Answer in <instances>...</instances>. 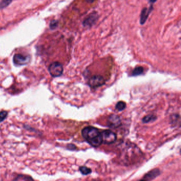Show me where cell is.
Here are the masks:
<instances>
[{
  "mask_svg": "<svg viewBox=\"0 0 181 181\" xmlns=\"http://www.w3.org/2000/svg\"><path fill=\"white\" fill-rule=\"evenodd\" d=\"M156 119V116L154 115H148L142 119V122L144 123H149L150 122H154Z\"/></svg>",
  "mask_w": 181,
  "mask_h": 181,
  "instance_id": "cell-10",
  "label": "cell"
},
{
  "mask_svg": "<svg viewBox=\"0 0 181 181\" xmlns=\"http://www.w3.org/2000/svg\"><path fill=\"white\" fill-rule=\"evenodd\" d=\"M8 115V112L6 111H2L0 112V123L2 122L7 118Z\"/></svg>",
  "mask_w": 181,
  "mask_h": 181,
  "instance_id": "cell-15",
  "label": "cell"
},
{
  "mask_svg": "<svg viewBox=\"0 0 181 181\" xmlns=\"http://www.w3.org/2000/svg\"><path fill=\"white\" fill-rule=\"evenodd\" d=\"M87 2L89 3H92L94 2L95 0H86Z\"/></svg>",
  "mask_w": 181,
  "mask_h": 181,
  "instance_id": "cell-18",
  "label": "cell"
},
{
  "mask_svg": "<svg viewBox=\"0 0 181 181\" xmlns=\"http://www.w3.org/2000/svg\"><path fill=\"white\" fill-rule=\"evenodd\" d=\"M122 124L121 119L118 115L115 114L111 115L108 118L107 124L108 127L112 129H116L120 126Z\"/></svg>",
  "mask_w": 181,
  "mask_h": 181,
  "instance_id": "cell-7",
  "label": "cell"
},
{
  "mask_svg": "<svg viewBox=\"0 0 181 181\" xmlns=\"http://www.w3.org/2000/svg\"><path fill=\"white\" fill-rule=\"evenodd\" d=\"M13 60L15 65L21 66L28 64L30 62V58L28 55H25L22 54H17L14 55Z\"/></svg>",
  "mask_w": 181,
  "mask_h": 181,
  "instance_id": "cell-6",
  "label": "cell"
},
{
  "mask_svg": "<svg viewBox=\"0 0 181 181\" xmlns=\"http://www.w3.org/2000/svg\"><path fill=\"white\" fill-rule=\"evenodd\" d=\"M58 22L56 20H54V21H52L50 23V27L51 29H54L56 28L58 26Z\"/></svg>",
  "mask_w": 181,
  "mask_h": 181,
  "instance_id": "cell-16",
  "label": "cell"
},
{
  "mask_svg": "<svg viewBox=\"0 0 181 181\" xmlns=\"http://www.w3.org/2000/svg\"><path fill=\"white\" fill-rule=\"evenodd\" d=\"M152 10H153V6L150 5L149 9L147 8H143L141 11V14H140V23L142 25H144L146 21L149 17V16L151 13Z\"/></svg>",
  "mask_w": 181,
  "mask_h": 181,
  "instance_id": "cell-8",
  "label": "cell"
},
{
  "mask_svg": "<svg viewBox=\"0 0 181 181\" xmlns=\"http://www.w3.org/2000/svg\"><path fill=\"white\" fill-rule=\"evenodd\" d=\"M103 142L105 144L110 145L114 143L116 140L117 136L114 132L111 130H106L101 132Z\"/></svg>",
  "mask_w": 181,
  "mask_h": 181,
  "instance_id": "cell-3",
  "label": "cell"
},
{
  "mask_svg": "<svg viewBox=\"0 0 181 181\" xmlns=\"http://www.w3.org/2000/svg\"><path fill=\"white\" fill-rule=\"evenodd\" d=\"M159 174H160V170L158 169H154L151 170L147 174H146L142 179L143 180L153 179L157 177V176H158Z\"/></svg>",
  "mask_w": 181,
  "mask_h": 181,
  "instance_id": "cell-9",
  "label": "cell"
},
{
  "mask_svg": "<svg viewBox=\"0 0 181 181\" xmlns=\"http://www.w3.org/2000/svg\"><path fill=\"white\" fill-rule=\"evenodd\" d=\"M105 80L103 76L96 75L92 76L89 80V85L92 88H96L105 85Z\"/></svg>",
  "mask_w": 181,
  "mask_h": 181,
  "instance_id": "cell-5",
  "label": "cell"
},
{
  "mask_svg": "<svg viewBox=\"0 0 181 181\" xmlns=\"http://www.w3.org/2000/svg\"><path fill=\"white\" fill-rule=\"evenodd\" d=\"M12 2V0H1L0 2V9H3L9 6Z\"/></svg>",
  "mask_w": 181,
  "mask_h": 181,
  "instance_id": "cell-13",
  "label": "cell"
},
{
  "mask_svg": "<svg viewBox=\"0 0 181 181\" xmlns=\"http://www.w3.org/2000/svg\"><path fill=\"white\" fill-rule=\"evenodd\" d=\"M125 108H126V104L122 101H119L118 103H117L116 106H115L116 110H118L119 111H123L125 109Z\"/></svg>",
  "mask_w": 181,
  "mask_h": 181,
  "instance_id": "cell-14",
  "label": "cell"
},
{
  "mask_svg": "<svg viewBox=\"0 0 181 181\" xmlns=\"http://www.w3.org/2000/svg\"><path fill=\"white\" fill-rule=\"evenodd\" d=\"M81 134L85 140L94 147H98L103 143L101 133L96 127L90 126L85 127Z\"/></svg>",
  "mask_w": 181,
  "mask_h": 181,
  "instance_id": "cell-1",
  "label": "cell"
},
{
  "mask_svg": "<svg viewBox=\"0 0 181 181\" xmlns=\"http://www.w3.org/2000/svg\"><path fill=\"white\" fill-rule=\"evenodd\" d=\"M98 14L97 12H92L86 17L83 21V24L85 27H91L97 23L98 19Z\"/></svg>",
  "mask_w": 181,
  "mask_h": 181,
  "instance_id": "cell-4",
  "label": "cell"
},
{
  "mask_svg": "<svg viewBox=\"0 0 181 181\" xmlns=\"http://www.w3.org/2000/svg\"><path fill=\"white\" fill-rule=\"evenodd\" d=\"M144 69L142 67H138L134 69L132 71V76H139L141 74L143 73Z\"/></svg>",
  "mask_w": 181,
  "mask_h": 181,
  "instance_id": "cell-11",
  "label": "cell"
},
{
  "mask_svg": "<svg viewBox=\"0 0 181 181\" xmlns=\"http://www.w3.org/2000/svg\"><path fill=\"white\" fill-rule=\"evenodd\" d=\"M79 170L80 171L81 174L85 175L89 174L92 173V170L89 168L87 167L86 166H81L79 167Z\"/></svg>",
  "mask_w": 181,
  "mask_h": 181,
  "instance_id": "cell-12",
  "label": "cell"
},
{
  "mask_svg": "<svg viewBox=\"0 0 181 181\" xmlns=\"http://www.w3.org/2000/svg\"><path fill=\"white\" fill-rule=\"evenodd\" d=\"M63 67L58 62H54L52 63L48 67V71L49 73L53 77L60 76L63 73Z\"/></svg>",
  "mask_w": 181,
  "mask_h": 181,
  "instance_id": "cell-2",
  "label": "cell"
},
{
  "mask_svg": "<svg viewBox=\"0 0 181 181\" xmlns=\"http://www.w3.org/2000/svg\"><path fill=\"white\" fill-rule=\"evenodd\" d=\"M157 0H149V2L150 3V5L153 6V5L156 2Z\"/></svg>",
  "mask_w": 181,
  "mask_h": 181,
  "instance_id": "cell-17",
  "label": "cell"
}]
</instances>
